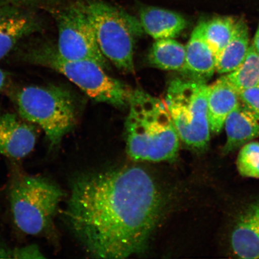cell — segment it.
<instances>
[{"mask_svg": "<svg viewBox=\"0 0 259 259\" xmlns=\"http://www.w3.org/2000/svg\"><path fill=\"white\" fill-rule=\"evenodd\" d=\"M161 205L150 175L139 167H126L74 178L63 215L93 256L124 258L144 250Z\"/></svg>", "mask_w": 259, "mask_h": 259, "instance_id": "6da1fadb", "label": "cell"}, {"mask_svg": "<svg viewBox=\"0 0 259 259\" xmlns=\"http://www.w3.org/2000/svg\"><path fill=\"white\" fill-rule=\"evenodd\" d=\"M125 120L126 148L135 161L159 162L177 157L180 138L164 102L134 91Z\"/></svg>", "mask_w": 259, "mask_h": 259, "instance_id": "7a4b0ae2", "label": "cell"}, {"mask_svg": "<svg viewBox=\"0 0 259 259\" xmlns=\"http://www.w3.org/2000/svg\"><path fill=\"white\" fill-rule=\"evenodd\" d=\"M17 58L24 63L48 68L63 74L96 102L122 108L128 106L133 92L120 80L113 78L95 61L71 60L58 51L57 44L38 38L17 47Z\"/></svg>", "mask_w": 259, "mask_h": 259, "instance_id": "3957f363", "label": "cell"}, {"mask_svg": "<svg viewBox=\"0 0 259 259\" xmlns=\"http://www.w3.org/2000/svg\"><path fill=\"white\" fill-rule=\"evenodd\" d=\"M19 115L43 130L51 149L56 148L76 124L75 100L62 86L30 85L10 95Z\"/></svg>", "mask_w": 259, "mask_h": 259, "instance_id": "277c9868", "label": "cell"}, {"mask_svg": "<svg viewBox=\"0 0 259 259\" xmlns=\"http://www.w3.org/2000/svg\"><path fill=\"white\" fill-rule=\"evenodd\" d=\"M64 195L61 188L47 178H15L10 187L9 198L15 225L29 235L53 234L54 219Z\"/></svg>", "mask_w": 259, "mask_h": 259, "instance_id": "5b68a950", "label": "cell"}, {"mask_svg": "<svg viewBox=\"0 0 259 259\" xmlns=\"http://www.w3.org/2000/svg\"><path fill=\"white\" fill-rule=\"evenodd\" d=\"M83 3L103 56L123 72H134L135 41L144 32L140 21L100 0Z\"/></svg>", "mask_w": 259, "mask_h": 259, "instance_id": "8992f818", "label": "cell"}, {"mask_svg": "<svg viewBox=\"0 0 259 259\" xmlns=\"http://www.w3.org/2000/svg\"><path fill=\"white\" fill-rule=\"evenodd\" d=\"M206 81L177 77L168 85L165 104L181 140L197 149L205 148L210 139Z\"/></svg>", "mask_w": 259, "mask_h": 259, "instance_id": "52a82bcc", "label": "cell"}, {"mask_svg": "<svg viewBox=\"0 0 259 259\" xmlns=\"http://www.w3.org/2000/svg\"><path fill=\"white\" fill-rule=\"evenodd\" d=\"M58 52L71 60L95 61L105 69L108 60L97 43L95 29L84 8L83 0L73 3L56 16Z\"/></svg>", "mask_w": 259, "mask_h": 259, "instance_id": "ba28073f", "label": "cell"}, {"mask_svg": "<svg viewBox=\"0 0 259 259\" xmlns=\"http://www.w3.org/2000/svg\"><path fill=\"white\" fill-rule=\"evenodd\" d=\"M42 29L40 19L30 12L15 6L0 9V60Z\"/></svg>", "mask_w": 259, "mask_h": 259, "instance_id": "9c48e42d", "label": "cell"}, {"mask_svg": "<svg viewBox=\"0 0 259 259\" xmlns=\"http://www.w3.org/2000/svg\"><path fill=\"white\" fill-rule=\"evenodd\" d=\"M36 141L34 124L15 113L0 114V155L21 159L34 150Z\"/></svg>", "mask_w": 259, "mask_h": 259, "instance_id": "30bf717a", "label": "cell"}, {"mask_svg": "<svg viewBox=\"0 0 259 259\" xmlns=\"http://www.w3.org/2000/svg\"><path fill=\"white\" fill-rule=\"evenodd\" d=\"M239 102L238 91L226 76L208 86L207 111L210 131L217 134L221 132L227 117Z\"/></svg>", "mask_w": 259, "mask_h": 259, "instance_id": "8fae6325", "label": "cell"}, {"mask_svg": "<svg viewBox=\"0 0 259 259\" xmlns=\"http://www.w3.org/2000/svg\"><path fill=\"white\" fill-rule=\"evenodd\" d=\"M186 48V73L192 77L206 81L215 71L216 56L204 34V21L194 28Z\"/></svg>", "mask_w": 259, "mask_h": 259, "instance_id": "7c38bea8", "label": "cell"}, {"mask_svg": "<svg viewBox=\"0 0 259 259\" xmlns=\"http://www.w3.org/2000/svg\"><path fill=\"white\" fill-rule=\"evenodd\" d=\"M227 141L223 150L229 153L259 137V115L240 101L229 113L225 125Z\"/></svg>", "mask_w": 259, "mask_h": 259, "instance_id": "4fadbf2b", "label": "cell"}, {"mask_svg": "<svg viewBox=\"0 0 259 259\" xmlns=\"http://www.w3.org/2000/svg\"><path fill=\"white\" fill-rule=\"evenodd\" d=\"M233 250L242 258H259V202L242 213L232 235Z\"/></svg>", "mask_w": 259, "mask_h": 259, "instance_id": "5bb4252c", "label": "cell"}, {"mask_svg": "<svg viewBox=\"0 0 259 259\" xmlns=\"http://www.w3.org/2000/svg\"><path fill=\"white\" fill-rule=\"evenodd\" d=\"M139 21L144 32L155 40L176 38L187 24L182 15L169 10L154 7L142 9Z\"/></svg>", "mask_w": 259, "mask_h": 259, "instance_id": "9a60e30c", "label": "cell"}, {"mask_svg": "<svg viewBox=\"0 0 259 259\" xmlns=\"http://www.w3.org/2000/svg\"><path fill=\"white\" fill-rule=\"evenodd\" d=\"M249 40L247 25L243 19H238L231 39L216 57L217 72L230 73L238 69L247 56Z\"/></svg>", "mask_w": 259, "mask_h": 259, "instance_id": "2e32d148", "label": "cell"}, {"mask_svg": "<svg viewBox=\"0 0 259 259\" xmlns=\"http://www.w3.org/2000/svg\"><path fill=\"white\" fill-rule=\"evenodd\" d=\"M148 60L158 69L186 73V48L173 38L156 40L149 52Z\"/></svg>", "mask_w": 259, "mask_h": 259, "instance_id": "e0dca14e", "label": "cell"}, {"mask_svg": "<svg viewBox=\"0 0 259 259\" xmlns=\"http://www.w3.org/2000/svg\"><path fill=\"white\" fill-rule=\"evenodd\" d=\"M238 20L233 16H220L203 21L205 39L216 57L231 39Z\"/></svg>", "mask_w": 259, "mask_h": 259, "instance_id": "ac0fdd59", "label": "cell"}, {"mask_svg": "<svg viewBox=\"0 0 259 259\" xmlns=\"http://www.w3.org/2000/svg\"><path fill=\"white\" fill-rule=\"evenodd\" d=\"M226 77L238 92L259 87V53L252 45L240 66Z\"/></svg>", "mask_w": 259, "mask_h": 259, "instance_id": "d6986e66", "label": "cell"}, {"mask_svg": "<svg viewBox=\"0 0 259 259\" xmlns=\"http://www.w3.org/2000/svg\"><path fill=\"white\" fill-rule=\"evenodd\" d=\"M236 165L242 176L259 178V142H252L243 146Z\"/></svg>", "mask_w": 259, "mask_h": 259, "instance_id": "ffe728a7", "label": "cell"}, {"mask_svg": "<svg viewBox=\"0 0 259 259\" xmlns=\"http://www.w3.org/2000/svg\"><path fill=\"white\" fill-rule=\"evenodd\" d=\"M238 95L243 104L259 115V87L240 91Z\"/></svg>", "mask_w": 259, "mask_h": 259, "instance_id": "44dd1931", "label": "cell"}, {"mask_svg": "<svg viewBox=\"0 0 259 259\" xmlns=\"http://www.w3.org/2000/svg\"><path fill=\"white\" fill-rule=\"evenodd\" d=\"M15 258H44L38 248L35 245L16 248L15 250Z\"/></svg>", "mask_w": 259, "mask_h": 259, "instance_id": "7402d4cb", "label": "cell"}, {"mask_svg": "<svg viewBox=\"0 0 259 259\" xmlns=\"http://www.w3.org/2000/svg\"><path fill=\"white\" fill-rule=\"evenodd\" d=\"M11 77L9 74L0 69V93L5 92L9 85Z\"/></svg>", "mask_w": 259, "mask_h": 259, "instance_id": "603a6c76", "label": "cell"}, {"mask_svg": "<svg viewBox=\"0 0 259 259\" xmlns=\"http://www.w3.org/2000/svg\"><path fill=\"white\" fill-rule=\"evenodd\" d=\"M252 46L255 48V50H256L259 53V25L257 28V30L256 31V33H255V37L254 38V42Z\"/></svg>", "mask_w": 259, "mask_h": 259, "instance_id": "cb8c5ba5", "label": "cell"}, {"mask_svg": "<svg viewBox=\"0 0 259 259\" xmlns=\"http://www.w3.org/2000/svg\"><path fill=\"white\" fill-rule=\"evenodd\" d=\"M9 1H12V2H21L28 1V0H9Z\"/></svg>", "mask_w": 259, "mask_h": 259, "instance_id": "d4e9b609", "label": "cell"}]
</instances>
